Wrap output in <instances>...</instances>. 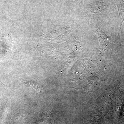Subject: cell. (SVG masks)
<instances>
[{"instance_id":"1","label":"cell","mask_w":124,"mask_h":124,"mask_svg":"<svg viewBox=\"0 0 124 124\" xmlns=\"http://www.w3.org/2000/svg\"><path fill=\"white\" fill-rule=\"evenodd\" d=\"M116 4L119 15V36H120L122 24L124 21V0H114Z\"/></svg>"}]
</instances>
